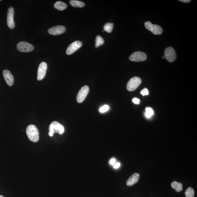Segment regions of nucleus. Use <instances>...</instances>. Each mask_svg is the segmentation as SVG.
Instances as JSON below:
<instances>
[{
    "instance_id": "1",
    "label": "nucleus",
    "mask_w": 197,
    "mask_h": 197,
    "mask_svg": "<svg viewBox=\"0 0 197 197\" xmlns=\"http://www.w3.org/2000/svg\"><path fill=\"white\" fill-rule=\"evenodd\" d=\"M26 134L31 141L36 142L39 139V131L36 127L33 124L28 126L26 129Z\"/></svg>"
},
{
    "instance_id": "2",
    "label": "nucleus",
    "mask_w": 197,
    "mask_h": 197,
    "mask_svg": "<svg viewBox=\"0 0 197 197\" xmlns=\"http://www.w3.org/2000/svg\"><path fill=\"white\" fill-rule=\"evenodd\" d=\"M145 28L154 35H161L163 32L161 27L157 25L153 24L150 21H146L145 23Z\"/></svg>"
},
{
    "instance_id": "3",
    "label": "nucleus",
    "mask_w": 197,
    "mask_h": 197,
    "mask_svg": "<svg viewBox=\"0 0 197 197\" xmlns=\"http://www.w3.org/2000/svg\"><path fill=\"white\" fill-rule=\"evenodd\" d=\"M141 82V79L139 77H133L128 81L127 85V89L129 91H133L139 86Z\"/></svg>"
},
{
    "instance_id": "4",
    "label": "nucleus",
    "mask_w": 197,
    "mask_h": 197,
    "mask_svg": "<svg viewBox=\"0 0 197 197\" xmlns=\"http://www.w3.org/2000/svg\"><path fill=\"white\" fill-rule=\"evenodd\" d=\"M50 132L52 133H58L62 134L64 131V126L58 122L53 121L50 125L49 128Z\"/></svg>"
},
{
    "instance_id": "5",
    "label": "nucleus",
    "mask_w": 197,
    "mask_h": 197,
    "mask_svg": "<svg viewBox=\"0 0 197 197\" xmlns=\"http://www.w3.org/2000/svg\"><path fill=\"white\" fill-rule=\"evenodd\" d=\"M147 58L146 53L143 52L137 51L133 53L129 58L132 62H140L145 60Z\"/></svg>"
},
{
    "instance_id": "6",
    "label": "nucleus",
    "mask_w": 197,
    "mask_h": 197,
    "mask_svg": "<svg viewBox=\"0 0 197 197\" xmlns=\"http://www.w3.org/2000/svg\"><path fill=\"white\" fill-rule=\"evenodd\" d=\"M165 58L169 62H173L176 58V52L173 47H168L165 49L164 52Z\"/></svg>"
},
{
    "instance_id": "7",
    "label": "nucleus",
    "mask_w": 197,
    "mask_h": 197,
    "mask_svg": "<svg viewBox=\"0 0 197 197\" xmlns=\"http://www.w3.org/2000/svg\"><path fill=\"white\" fill-rule=\"evenodd\" d=\"M17 48L20 52H28L33 51L34 49V47L33 45L28 42L22 41L18 44Z\"/></svg>"
},
{
    "instance_id": "8",
    "label": "nucleus",
    "mask_w": 197,
    "mask_h": 197,
    "mask_svg": "<svg viewBox=\"0 0 197 197\" xmlns=\"http://www.w3.org/2000/svg\"><path fill=\"white\" fill-rule=\"evenodd\" d=\"M89 91V88L85 85L81 88L77 96V101L79 103H82L85 100Z\"/></svg>"
},
{
    "instance_id": "9",
    "label": "nucleus",
    "mask_w": 197,
    "mask_h": 197,
    "mask_svg": "<svg viewBox=\"0 0 197 197\" xmlns=\"http://www.w3.org/2000/svg\"><path fill=\"white\" fill-rule=\"evenodd\" d=\"M14 11L13 7H10L8 8L7 14V22L8 26L10 29H13L14 28L15 26V22L14 20Z\"/></svg>"
},
{
    "instance_id": "10",
    "label": "nucleus",
    "mask_w": 197,
    "mask_h": 197,
    "mask_svg": "<svg viewBox=\"0 0 197 197\" xmlns=\"http://www.w3.org/2000/svg\"><path fill=\"white\" fill-rule=\"evenodd\" d=\"M82 42L79 41H76L70 44L66 51V53L68 55H71L82 46Z\"/></svg>"
},
{
    "instance_id": "11",
    "label": "nucleus",
    "mask_w": 197,
    "mask_h": 197,
    "mask_svg": "<svg viewBox=\"0 0 197 197\" xmlns=\"http://www.w3.org/2000/svg\"><path fill=\"white\" fill-rule=\"evenodd\" d=\"M47 64L44 62H42L39 65L38 70L37 79L41 80L43 79L46 74Z\"/></svg>"
},
{
    "instance_id": "12",
    "label": "nucleus",
    "mask_w": 197,
    "mask_h": 197,
    "mask_svg": "<svg viewBox=\"0 0 197 197\" xmlns=\"http://www.w3.org/2000/svg\"><path fill=\"white\" fill-rule=\"evenodd\" d=\"M66 30L65 27L62 25H57L50 28L48 32L52 35H61L65 32Z\"/></svg>"
},
{
    "instance_id": "13",
    "label": "nucleus",
    "mask_w": 197,
    "mask_h": 197,
    "mask_svg": "<svg viewBox=\"0 0 197 197\" xmlns=\"http://www.w3.org/2000/svg\"><path fill=\"white\" fill-rule=\"evenodd\" d=\"M3 75L4 79L9 86H12L14 83V79L10 72L8 70H5L3 71Z\"/></svg>"
},
{
    "instance_id": "14",
    "label": "nucleus",
    "mask_w": 197,
    "mask_h": 197,
    "mask_svg": "<svg viewBox=\"0 0 197 197\" xmlns=\"http://www.w3.org/2000/svg\"><path fill=\"white\" fill-rule=\"evenodd\" d=\"M140 175L139 173H135L131 175L129 178L126 182V184L128 186H133L137 183L139 181L140 178Z\"/></svg>"
},
{
    "instance_id": "15",
    "label": "nucleus",
    "mask_w": 197,
    "mask_h": 197,
    "mask_svg": "<svg viewBox=\"0 0 197 197\" xmlns=\"http://www.w3.org/2000/svg\"><path fill=\"white\" fill-rule=\"evenodd\" d=\"M67 4L62 1H57L54 4V7L57 9L63 11L67 8Z\"/></svg>"
},
{
    "instance_id": "16",
    "label": "nucleus",
    "mask_w": 197,
    "mask_h": 197,
    "mask_svg": "<svg viewBox=\"0 0 197 197\" xmlns=\"http://www.w3.org/2000/svg\"><path fill=\"white\" fill-rule=\"evenodd\" d=\"M171 185L172 187L177 192L182 191L183 189V185L182 183L174 181L171 183Z\"/></svg>"
},
{
    "instance_id": "17",
    "label": "nucleus",
    "mask_w": 197,
    "mask_h": 197,
    "mask_svg": "<svg viewBox=\"0 0 197 197\" xmlns=\"http://www.w3.org/2000/svg\"><path fill=\"white\" fill-rule=\"evenodd\" d=\"M69 2L70 4L74 8H81L85 5V3L76 0H72Z\"/></svg>"
},
{
    "instance_id": "18",
    "label": "nucleus",
    "mask_w": 197,
    "mask_h": 197,
    "mask_svg": "<svg viewBox=\"0 0 197 197\" xmlns=\"http://www.w3.org/2000/svg\"><path fill=\"white\" fill-rule=\"evenodd\" d=\"M113 27L114 24L113 23H107L104 25L103 29L106 32L110 33L112 31Z\"/></svg>"
},
{
    "instance_id": "19",
    "label": "nucleus",
    "mask_w": 197,
    "mask_h": 197,
    "mask_svg": "<svg viewBox=\"0 0 197 197\" xmlns=\"http://www.w3.org/2000/svg\"><path fill=\"white\" fill-rule=\"evenodd\" d=\"M96 47H98L101 46V45H103L104 44V42H105V41H104L103 38L100 36H96Z\"/></svg>"
},
{
    "instance_id": "20",
    "label": "nucleus",
    "mask_w": 197,
    "mask_h": 197,
    "mask_svg": "<svg viewBox=\"0 0 197 197\" xmlns=\"http://www.w3.org/2000/svg\"><path fill=\"white\" fill-rule=\"evenodd\" d=\"M194 190L191 187L188 188L185 192L186 197H194Z\"/></svg>"
},
{
    "instance_id": "21",
    "label": "nucleus",
    "mask_w": 197,
    "mask_h": 197,
    "mask_svg": "<svg viewBox=\"0 0 197 197\" xmlns=\"http://www.w3.org/2000/svg\"><path fill=\"white\" fill-rule=\"evenodd\" d=\"M146 112L145 113L146 117L147 118H149L153 115L154 111L152 108L148 107L146 108Z\"/></svg>"
},
{
    "instance_id": "22",
    "label": "nucleus",
    "mask_w": 197,
    "mask_h": 197,
    "mask_svg": "<svg viewBox=\"0 0 197 197\" xmlns=\"http://www.w3.org/2000/svg\"><path fill=\"white\" fill-rule=\"evenodd\" d=\"M109 106L107 105H105L101 107L99 109V112L101 113L105 112L109 110Z\"/></svg>"
},
{
    "instance_id": "23",
    "label": "nucleus",
    "mask_w": 197,
    "mask_h": 197,
    "mask_svg": "<svg viewBox=\"0 0 197 197\" xmlns=\"http://www.w3.org/2000/svg\"><path fill=\"white\" fill-rule=\"evenodd\" d=\"M141 94L142 95V96H148L149 94V92L148 90L146 88H145L143 89L141 92Z\"/></svg>"
},
{
    "instance_id": "24",
    "label": "nucleus",
    "mask_w": 197,
    "mask_h": 197,
    "mask_svg": "<svg viewBox=\"0 0 197 197\" xmlns=\"http://www.w3.org/2000/svg\"><path fill=\"white\" fill-rule=\"evenodd\" d=\"M132 101L133 103L137 105H139L140 103V100L139 99L137 98H133L132 100Z\"/></svg>"
},
{
    "instance_id": "25",
    "label": "nucleus",
    "mask_w": 197,
    "mask_h": 197,
    "mask_svg": "<svg viewBox=\"0 0 197 197\" xmlns=\"http://www.w3.org/2000/svg\"><path fill=\"white\" fill-rule=\"evenodd\" d=\"M115 162H116V160L115 158H113L110 160V163L111 165H114L115 164Z\"/></svg>"
},
{
    "instance_id": "26",
    "label": "nucleus",
    "mask_w": 197,
    "mask_h": 197,
    "mask_svg": "<svg viewBox=\"0 0 197 197\" xmlns=\"http://www.w3.org/2000/svg\"><path fill=\"white\" fill-rule=\"evenodd\" d=\"M120 166V164L119 162L117 163L114 165V167L115 169H118Z\"/></svg>"
},
{
    "instance_id": "27",
    "label": "nucleus",
    "mask_w": 197,
    "mask_h": 197,
    "mask_svg": "<svg viewBox=\"0 0 197 197\" xmlns=\"http://www.w3.org/2000/svg\"><path fill=\"white\" fill-rule=\"evenodd\" d=\"M179 1L183 2V3H188L191 2L190 0H180V1Z\"/></svg>"
},
{
    "instance_id": "28",
    "label": "nucleus",
    "mask_w": 197,
    "mask_h": 197,
    "mask_svg": "<svg viewBox=\"0 0 197 197\" xmlns=\"http://www.w3.org/2000/svg\"><path fill=\"white\" fill-rule=\"evenodd\" d=\"M49 135H50V136H51V137L53 135V134L51 132H49Z\"/></svg>"
},
{
    "instance_id": "29",
    "label": "nucleus",
    "mask_w": 197,
    "mask_h": 197,
    "mask_svg": "<svg viewBox=\"0 0 197 197\" xmlns=\"http://www.w3.org/2000/svg\"><path fill=\"white\" fill-rule=\"evenodd\" d=\"M162 58H163V59H165V56H163L162 57Z\"/></svg>"
},
{
    "instance_id": "30",
    "label": "nucleus",
    "mask_w": 197,
    "mask_h": 197,
    "mask_svg": "<svg viewBox=\"0 0 197 197\" xmlns=\"http://www.w3.org/2000/svg\"><path fill=\"white\" fill-rule=\"evenodd\" d=\"M0 197H4L3 196H2V195H0Z\"/></svg>"
},
{
    "instance_id": "31",
    "label": "nucleus",
    "mask_w": 197,
    "mask_h": 197,
    "mask_svg": "<svg viewBox=\"0 0 197 197\" xmlns=\"http://www.w3.org/2000/svg\"><path fill=\"white\" fill-rule=\"evenodd\" d=\"M1 1V0H0V1Z\"/></svg>"
}]
</instances>
